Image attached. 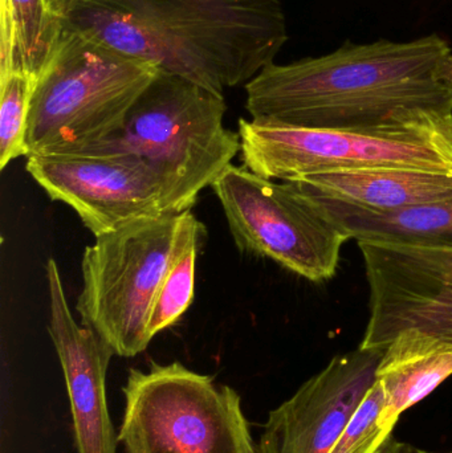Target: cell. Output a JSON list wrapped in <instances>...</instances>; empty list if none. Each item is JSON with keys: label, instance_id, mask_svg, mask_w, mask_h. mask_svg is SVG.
<instances>
[{"label": "cell", "instance_id": "cell-1", "mask_svg": "<svg viewBox=\"0 0 452 453\" xmlns=\"http://www.w3.org/2000/svg\"><path fill=\"white\" fill-rule=\"evenodd\" d=\"M251 119L310 129L368 130L452 114V47L438 34L347 42L272 63L244 85Z\"/></svg>", "mask_w": 452, "mask_h": 453}, {"label": "cell", "instance_id": "cell-2", "mask_svg": "<svg viewBox=\"0 0 452 453\" xmlns=\"http://www.w3.org/2000/svg\"><path fill=\"white\" fill-rule=\"evenodd\" d=\"M65 29L225 96L288 40L280 0H52Z\"/></svg>", "mask_w": 452, "mask_h": 453}, {"label": "cell", "instance_id": "cell-3", "mask_svg": "<svg viewBox=\"0 0 452 453\" xmlns=\"http://www.w3.org/2000/svg\"><path fill=\"white\" fill-rule=\"evenodd\" d=\"M158 73L145 61L64 28L36 80L27 157L74 153L119 137L133 106Z\"/></svg>", "mask_w": 452, "mask_h": 453}, {"label": "cell", "instance_id": "cell-4", "mask_svg": "<svg viewBox=\"0 0 452 453\" xmlns=\"http://www.w3.org/2000/svg\"><path fill=\"white\" fill-rule=\"evenodd\" d=\"M241 161L259 177L297 182L312 175L369 169L452 174V114L368 130L310 129L239 119Z\"/></svg>", "mask_w": 452, "mask_h": 453}, {"label": "cell", "instance_id": "cell-5", "mask_svg": "<svg viewBox=\"0 0 452 453\" xmlns=\"http://www.w3.org/2000/svg\"><path fill=\"white\" fill-rule=\"evenodd\" d=\"M225 96L159 72L138 98L119 137L164 186L166 215L190 211L241 153L239 133L225 127Z\"/></svg>", "mask_w": 452, "mask_h": 453}, {"label": "cell", "instance_id": "cell-6", "mask_svg": "<svg viewBox=\"0 0 452 453\" xmlns=\"http://www.w3.org/2000/svg\"><path fill=\"white\" fill-rule=\"evenodd\" d=\"M119 441L125 453H257L239 394L180 362L132 369Z\"/></svg>", "mask_w": 452, "mask_h": 453}, {"label": "cell", "instance_id": "cell-7", "mask_svg": "<svg viewBox=\"0 0 452 453\" xmlns=\"http://www.w3.org/2000/svg\"><path fill=\"white\" fill-rule=\"evenodd\" d=\"M188 212L134 220L100 234L84 250L76 311L82 325L98 333L117 356H138L151 342V306Z\"/></svg>", "mask_w": 452, "mask_h": 453}, {"label": "cell", "instance_id": "cell-8", "mask_svg": "<svg viewBox=\"0 0 452 453\" xmlns=\"http://www.w3.org/2000/svg\"><path fill=\"white\" fill-rule=\"evenodd\" d=\"M241 252L271 258L313 282L336 274L348 237L295 182L231 165L211 186Z\"/></svg>", "mask_w": 452, "mask_h": 453}, {"label": "cell", "instance_id": "cell-9", "mask_svg": "<svg viewBox=\"0 0 452 453\" xmlns=\"http://www.w3.org/2000/svg\"><path fill=\"white\" fill-rule=\"evenodd\" d=\"M26 169L96 237L134 220L166 215L161 180L121 137L74 153L27 157Z\"/></svg>", "mask_w": 452, "mask_h": 453}, {"label": "cell", "instance_id": "cell-10", "mask_svg": "<svg viewBox=\"0 0 452 453\" xmlns=\"http://www.w3.org/2000/svg\"><path fill=\"white\" fill-rule=\"evenodd\" d=\"M371 289L360 348L385 350L403 330L452 343V248L358 242Z\"/></svg>", "mask_w": 452, "mask_h": 453}, {"label": "cell", "instance_id": "cell-11", "mask_svg": "<svg viewBox=\"0 0 452 453\" xmlns=\"http://www.w3.org/2000/svg\"><path fill=\"white\" fill-rule=\"evenodd\" d=\"M385 350L334 357L268 415L257 453H329L374 383Z\"/></svg>", "mask_w": 452, "mask_h": 453}, {"label": "cell", "instance_id": "cell-12", "mask_svg": "<svg viewBox=\"0 0 452 453\" xmlns=\"http://www.w3.org/2000/svg\"><path fill=\"white\" fill-rule=\"evenodd\" d=\"M45 274L50 295L48 332L68 390L77 453H117L119 436L106 398V374L116 353L98 333L74 319L53 258L47 261Z\"/></svg>", "mask_w": 452, "mask_h": 453}, {"label": "cell", "instance_id": "cell-13", "mask_svg": "<svg viewBox=\"0 0 452 453\" xmlns=\"http://www.w3.org/2000/svg\"><path fill=\"white\" fill-rule=\"evenodd\" d=\"M299 188L349 240L379 244L452 248V199L385 211L355 206L347 202L318 196L300 185Z\"/></svg>", "mask_w": 452, "mask_h": 453}, {"label": "cell", "instance_id": "cell-14", "mask_svg": "<svg viewBox=\"0 0 452 453\" xmlns=\"http://www.w3.org/2000/svg\"><path fill=\"white\" fill-rule=\"evenodd\" d=\"M296 183L318 196L385 211L452 199V174L429 170H348L312 175Z\"/></svg>", "mask_w": 452, "mask_h": 453}, {"label": "cell", "instance_id": "cell-15", "mask_svg": "<svg viewBox=\"0 0 452 453\" xmlns=\"http://www.w3.org/2000/svg\"><path fill=\"white\" fill-rule=\"evenodd\" d=\"M452 375V343L418 329L401 332L385 349L376 380L385 396L381 423L392 431L406 410Z\"/></svg>", "mask_w": 452, "mask_h": 453}, {"label": "cell", "instance_id": "cell-16", "mask_svg": "<svg viewBox=\"0 0 452 453\" xmlns=\"http://www.w3.org/2000/svg\"><path fill=\"white\" fill-rule=\"evenodd\" d=\"M63 31L52 0H0V76L39 79Z\"/></svg>", "mask_w": 452, "mask_h": 453}, {"label": "cell", "instance_id": "cell-17", "mask_svg": "<svg viewBox=\"0 0 452 453\" xmlns=\"http://www.w3.org/2000/svg\"><path fill=\"white\" fill-rule=\"evenodd\" d=\"M203 232L204 226L190 210L174 257L165 273L151 306L149 319V335L151 340L158 333L177 324L193 303L196 256Z\"/></svg>", "mask_w": 452, "mask_h": 453}, {"label": "cell", "instance_id": "cell-18", "mask_svg": "<svg viewBox=\"0 0 452 453\" xmlns=\"http://www.w3.org/2000/svg\"><path fill=\"white\" fill-rule=\"evenodd\" d=\"M36 80L21 73L0 76V169L28 156L27 130Z\"/></svg>", "mask_w": 452, "mask_h": 453}, {"label": "cell", "instance_id": "cell-19", "mask_svg": "<svg viewBox=\"0 0 452 453\" xmlns=\"http://www.w3.org/2000/svg\"><path fill=\"white\" fill-rule=\"evenodd\" d=\"M384 407V391L376 380L329 453L379 452L392 436V431L381 423Z\"/></svg>", "mask_w": 452, "mask_h": 453}, {"label": "cell", "instance_id": "cell-20", "mask_svg": "<svg viewBox=\"0 0 452 453\" xmlns=\"http://www.w3.org/2000/svg\"><path fill=\"white\" fill-rule=\"evenodd\" d=\"M377 453H432L424 451V449H417V447L411 446V444L402 443V441H395L393 436H390L384 446L379 449Z\"/></svg>", "mask_w": 452, "mask_h": 453}, {"label": "cell", "instance_id": "cell-21", "mask_svg": "<svg viewBox=\"0 0 452 453\" xmlns=\"http://www.w3.org/2000/svg\"><path fill=\"white\" fill-rule=\"evenodd\" d=\"M452 453V452H451Z\"/></svg>", "mask_w": 452, "mask_h": 453}]
</instances>
